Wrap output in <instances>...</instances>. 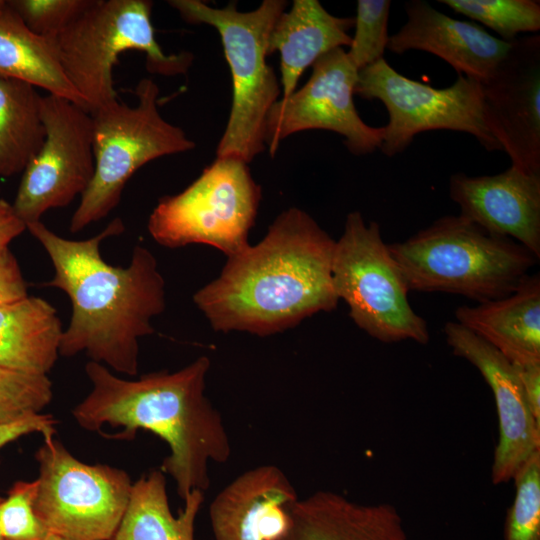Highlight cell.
Returning a JSON list of instances; mask_svg holds the SVG:
<instances>
[{
	"label": "cell",
	"mask_w": 540,
	"mask_h": 540,
	"mask_svg": "<svg viewBox=\"0 0 540 540\" xmlns=\"http://www.w3.org/2000/svg\"><path fill=\"white\" fill-rule=\"evenodd\" d=\"M209 368V358L201 356L175 372L127 380L89 361L85 372L92 388L72 415L88 431L122 428L111 438L132 440L141 429L165 441L170 453L160 470L172 477L184 501L193 490H208L211 462L225 463L231 456L222 415L205 394Z\"/></svg>",
	"instance_id": "3"
},
{
	"label": "cell",
	"mask_w": 540,
	"mask_h": 540,
	"mask_svg": "<svg viewBox=\"0 0 540 540\" xmlns=\"http://www.w3.org/2000/svg\"><path fill=\"white\" fill-rule=\"evenodd\" d=\"M278 540H411L397 509L388 503L362 504L332 491H317L290 508Z\"/></svg>",
	"instance_id": "19"
},
{
	"label": "cell",
	"mask_w": 540,
	"mask_h": 540,
	"mask_svg": "<svg viewBox=\"0 0 540 540\" xmlns=\"http://www.w3.org/2000/svg\"><path fill=\"white\" fill-rule=\"evenodd\" d=\"M41 97L30 83L0 75V178L22 173L40 150Z\"/></svg>",
	"instance_id": "25"
},
{
	"label": "cell",
	"mask_w": 540,
	"mask_h": 540,
	"mask_svg": "<svg viewBox=\"0 0 540 540\" xmlns=\"http://www.w3.org/2000/svg\"><path fill=\"white\" fill-rule=\"evenodd\" d=\"M204 492L193 490L177 517L171 513L164 473L152 470L132 485L130 498L112 540H196L194 524Z\"/></svg>",
	"instance_id": "24"
},
{
	"label": "cell",
	"mask_w": 540,
	"mask_h": 540,
	"mask_svg": "<svg viewBox=\"0 0 540 540\" xmlns=\"http://www.w3.org/2000/svg\"><path fill=\"white\" fill-rule=\"evenodd\" d=\"M0 75L40 87L85 109L66 78L52 37L32 32L9 7L0 10Z\"/></svg>",
	"instance_id": "23"
},
{
	"label": "cell",
	"mask_w": 540,
	"mask_h": 540,
	"mask_svg": "<svg viewBox=\"0 0 540 540\" xmlns=\"http://www.w3.org/2000/svg\"><path fill=\"white\" fill-rule=\"evenodd\" d=\"M94 0H11L9 7L35 34L54 37L83 12Z\"/></svg>",
	"instance_id": "31"
},
{
	"label": "cell",
	"mask_w": 540,
	"mask_h": 540,
	"mask_svg": "<svg viewBox=\"0 0 540 540\" xmlns=\"http://www.w3.org/2000/svg\"><path fill=\"white\" fill-rule=\"evenodd\" d=\"M335 240L305 211L289 208L264 238L227 257L220 275L193 301L215 331L269 336L334 310Z\"/></svg>",
	"instance_id": "2"
},
{
	"label": "cell",
	"mask_w": 540,
	"mask_h": 540,
	"mask_svg": "<svg viewBox=\"0 0 540 540\" xmlns=\"http://www.w3.org/2000/svg\"><path fill=\"white\" fill-rule=\"evenodd\" d=\"M27 284L8 245L0 246V306L26 298Z\"/></svg>",
	"instance_id": "32"
},
{
	"label": "cell",
	"mask_w": 540,
	"mask_h": 540,
	"mask_svg": "<svg viewBox=\"0 0 540 540\" xmlns=\"http://www.w3.org/2000/svg\"><path fill=\"white\" fill-rule=\"evenodd\" d=\"M407 22L389 36L387 48L396 54L420 50L450 64L458 75L482 85L507 56L511 42L496 38L471 21L449 17L421 0L405 3Z\"/></svg>",
	"instance_id": "17"
},
{
	"label": "cell",
	"mask_w": 540,
	"mask_h": 540,
	"mask_svg": "<svg viewBox=\"0 0 540 540\" xmlns=\"http://www.w3.org/2000/svg\"><path fill=\"white\" fill-rule=\"evenodd\" d=\"M38 480L17 481L0 503V532L4 540H39L48 531L36 516Z\"/></svg>",
	"instance_id": "30"
},
{
	"label": "cell",
	"mask_w": 540,
	"mask_h": 540,
	"mask_svg": "<svg viewBox=\"0 0 540 540\" xmlns=\"http://www.w3.org/2000/svg\"><path fill=\"white\" fill-rule=\"evenodd\" d=\"M26 230L54 267L53 278L44 286L62 290L71 301L59 355L83 352L118 373L137 375L139 340L153 334L152 319L166 306L165 281L152 252L137 244L126 267L103 259L101 243L125 231L121 218L84 240L59 236L41 221L27 223Z\"/></svg>",
	"instance_id": "1"
},
{
	"label": "cell",
	"mask_w": 540,
	"mask_h": 540,
	"mask_svg": "<svg viewBox=\"0 0 540 540\" xmlns=\"http://www.w3.org/2000/svg\"><path fill=\"white\" fill-rule=\"evenodd\" d=\"M35 459L34 510L46 530L63 540H112L133 485L127 472L86 464L54 437L44 438Z\"/></svg>",
	"instance_id": "10"
},
{
	"label": "cell",
	"mask_w": 540,
	"mask_h": 540,
	"mask_svg": "<svg viewBox=\"0 0 540 540\" xmlns=\"http://www.w3.org/2000/svg\"><path fill=\"white\" fill-rule=\"evenodd\" d=\"M2 500H3V498L0 497V503L2 502ZM0 540H4L3 537H2V535H1V532H0Z\"/></svg>",
	"instance_id": "38"
},
{
	"label": "cell",
	"mask_w": 540,
	"mask_h": 540,
	"mask_svg": "<svg viewBox=\"0 0 540 540\" xmlns=\"http://www.w3.org/2000/svg\"><path fill=\"white\" fill-rule=\"evenodd\" d=\"M456 322L515 364L540 362V275L528 274L509 295L455 310Z\"/></svg>",
	"instance_id": "20"
},
{
	"label": "cell",
	"mask_w": 540,
	"mask_h": 540,
	"mask_svg": "<svg viewBox=\"0 0 540 540\" xmlns=\"http://www.w3.org/2000/svg\"><path fill=\"white\" fill-rule=\"evenodd\" d=\"M137 104L118 99L91 113L95 170L69 225L78 233L107 217L120 203L132 175L148 162L194 149L195 143L159 112V87L143 78L135 88Z\"/></svg>",
	"instance_id": "7"
},
{
	"label": "cell",
	"mask_w": 540,
	"mask_h": 540,
	"mask_svg": "<svg viewBox=\"0 0 540 540\" xmlns=\"http://www.w3.org/2000/svg\"><path fill=\"white\" fill-rule=\"evenodd\" d=\"M6 6L5 0H0V10Z\"/></svg>",
	"instance_id": "37"
},
{
	"label": "cell",
	"mask_w": 540,
	"mask_h": 540,
	"mask_svg": "<svg viewBox=\"0 0 540 540\" xmlns=\"http://www.w3.org/2000/svg\"><path fill=\"white\" fill-rule=\"evenodd\" d=\"M261 197L248 163L216 157L183 191L158 200L148 232L164 247L205 244L229 257L250 245Z\"/></svg>",
	"instance_id": "8"
},
{
	"label": "cell",
	"mask_w": 540,
	"mask_h": 540,
	"mask_svg": "<svg viewBox=\"0 0 540 540\" xmlns=\"http://www.w3.org/2000/svg\"><path fill=\"white\" fill-rule=\"evenodd\" d=\"M52 398L53 385L47 375L0 366V425L40 414Z\"/></svg>",
	"instance_id": "28"
},
{
	"label": "cell",
	"mask_w": 540,
	"mask_h": 540,
	"mask_svg": "<svg viewBox=\"0 0 540 540\" xmlns=\"http://www.w3.org/2000/svg\"><path fill=\"white\" fill-rule=\"evenodd\" d=\"M45 139L24 171L12 204L25 223L70 205L88 189L95 170L91 114L52 94L41 97Z\"/></svg>",
	"instance_id": "12"
},
{
	"label": "cell",
	"mask_w": 540,
	"mask_h": 540,
	"mask_svg": "<svg viewBox=\"0 0 540 540\" xmlns=\"http://www.w3.org/2000/svg\"><path fill=\"white\" fill-rule=\"evenodd\" d=\"M25 230L26 225L17 216L12 204L0 198V246L8 245Z\"/></svg>",
	"instance_id": "35"
},
{
	"label": "cell",
	"mask_w": 540,
	"mask_h": 540,
	"mask_svg": "<svg viewBox=\"0 0 540 540\" xmlns=\"http://www.w3.org/2000/svg\"><path fill=\"white\" fill-rule=\"evenodd\" d=\"M332 277L350 318L368 335L385 343H428L427 322L409 303V290L379 224H366L358 211L347 215L343 233L335 241Z\"/></svg>",
	"instance_id": "9"
},
{
	"label": "cell",
	"mask_w": 540,
	"mask_h": 540,
	"mask_svg": "<svg viewBox=\"0 0 540 540\" xmlns=\"http://www.w3.org/2000/svg\"><path fill=\"white\" fill-rule=\"evenodd\" d=\"M148 0H94L66 28L52 37L62 70L90 114L117 99L113 68L128 51L143 52L153 74H186L190 52L165 54L155 38Z\"/></svg>",
	"instance_id": "6"
},
{
	"label": "cell",
	"mask_w": 540,
	"mask_h": 540,
	"mask_svg": "<svg viewBox=\"0 0 540 540\" xmlns=\"http://www.w3.org/2000/svg\"><path fill=\"white\" fill-rule=\"evenodd\" d=\"M0 188H1V186H0Z\"/></svg>",
	"instance_id": "39"
},
{
	"label": "cell",
	"mask_w": 540,
	"mask_h": 540,
	"mask_svg": "<svg viewBox=\"0 0 540 540\" xmlns=\"http://www.w3.org/2000/svg\"><path fill=\"white\" fill-rule=\"evenodd\" d=\"M515 366L530 410L536 421L540 423V362L515 364Z\"/></svg>",
	"instance_id": "34"
},
{
	"label": "cell",
	"mask_w": 540,
	"mask_h": 540,
	"mask_svg": "<svg viewBox=\"0 0 540 540\" xmlns=\"http://www.w3.org/2000/svg\"><path fill=\"white\" fill-rule=\"evenodd\" d=\"M389 0H358L355 33L347 56L359 72L384 58L387 48Z\"/></svg>",
	"instance_id": "29"
},
{
	"label": "cell",
	"mask_w": 540,
	"mask_h": 540,
	"mask_svg": "<svg viewBox=\"0 0 540 540\" xmlns=\"http://www.w3.org/2000/svg\"><path fill=\"white\" fill-rule=\"evenodd\" d=\"M487 127L511 164L540 174V36H525L482 85Z\"/></svg>",
	"instance_id": "14"
},
{
	"label": "cell",
	"mask_w": 540,
	"mask_h": 540,
	"mask_svg": "<svg viewBox=\"0 0 540 540\" xmlns=\"http://www.w3.org/2000/svg\"><path fill=\"white\" fill-rule=\"evenodd\" d=\"M305 85L280 98L266 121V147L275 155L280 142L291 134L324 129L344 137L347 149L360 156L381 147L383 127H372L359 116L353 96L358 71L343 48L321 56L312 65Z\"/></svg>",
	"instance_id": "13"
},
{
	"label": "cell",
	"mask_w": 540,
	"mask_h": 540,
	"mask_svg": "<svg viewBox=\"0 0 540 540\" xmlns=\"http://www.w3.org/2000/svg\"><path fill=\"white\" fill-rule=\"evenodd\" d=\"M452 10L497 32L502 40L540 29V2L535 0H440Z\"/></svg>",
	"instance_id": "26"
},
{
	"label": "cell",
	"mask_w": 540,
	"mask_h": 540,
	"mask_svg": "<svg viewBox=\"0 0 540 540\" xmlns=\"http://www.w3.org/2000/svg\"><path fill=\"white\" fill-rule=\"evenodd\" d=\"M453 353L478 369L492 390L499 423L492 481H510L535 452L540 451V423L534 418L514 363L482 338L449 321L444 326Z\"/></svg>",
	"instance_id": "15"
},
{
	"label": "cell",
	"mask_w": 540,
	"mask_h": 540,
	"mask_svg": "<svg viewBox=\"0 0 540 540\" xmlns=\"http://www.w3.org/2000/svg\"><path fill=\"white\" fill-rule=\"evenodd\" d=\"M354 94L385 105L389 122L380 149L388 157L404 151L417 134L441 129L468 133L488 151L502 150L487 127L482 84L463 75L437 89L403 76L383 58L358 72Z\"/></svg>",
	"instance_id": "11"
},
{
	"label": "cell",
	"mask_w": 540,
	"mask_h": 540,
	"mask_svg": "<svg viewBox=\"0 0 540 540\" xmlns=\"http://www.w3.org/2000/svg\"><path fill=\"white\" fill-rule=\"evenodd\" d=\"M388 249L409 291L458 294L479 303L511 294L539 260L460 214L437 219Z\"/></svg>",
	"instance_id": "4"
},
{
	"label": "cell",
	"mask_w": 540,
	"mask_h": 540,
	"mask_svg": "<svg viewBox=\"0 0 540 540\" xmlns=\"http://www.w3.org/2000/svg\"><path fill=\"white\" fill-rule=\"evenodd\" d=\"M449 195L460 215L485 230L513 239L540 258V174L511 164L492 176L450 177Z\"/></svg>",
	"instance_id": "16"
},
{
	"label": "cell",
	"mask_w": 540,
	"mask_h": 540,
	"mask_svg": "<svg viewBox=\"0 0 540 540\" xmlns=\"http://www.w3.org/2000/svg\"><path fill=\"white\" fill-rule=\"evenodd\" d=\"M299 499L277 466L249 469L212 500L209 517L215 540H278L287 530L290 508Z\"/></svg>",
	"instance_id": "18"
},
{
	"label": "cell",
	"mask_w": 540,
	"mask_h": 540,
	"mask_svg": "<svg viewBox=\"0 0 540 540\" xmlns=\"http://www.w3.org/2000/svg\"><path fill=\"white\" fill-rule=\"evenodd\" d=\"M56 308L47 300L26 298L0 306V366L47 375L59 355L63 334Z\"/></svg>",
	"instance_id": "22"
},
{
	"label": "cell",
	"mask_w": 540,
	"mask_h": 540,
	"mask_svg": "<svg viewBox=\"0 0 540 540\" xmlns=\"http://www.w3.org/2000/svg\"><path fill=\"white\" fill-rule=\"evenodd\" d=\"M351 17L330 14L317 0H295L274 24L268 40L269 55L280 54L282 97L295 92L303 72L329 51L350 46Z\"/></svg>",
	"instance_id": "21"
},
{
	"label": "cell",
	"mask_w": 540,
	"mask_h": 540,
	"mask_svg": "<svg viewBox=\"0 0 540 540\" xmlns=\"http://www.w3.org/2000/svg\"><path fill=\"white\" fill-rule=\"evenodd\" d=\"M39 540H63L62 538H60L59 536L57 535H54L50 532H48L45 536H43L41 539Z\"/></svg>",
	"instance_id": "36"
},
{
	"label": "cell",
	"mask_w": 540,
	"mask_h": 540,
	"mask_svg": "<svg viewBox=\"0 0 540 540\" xmlns=\"http://www.w3.org/2000/svg\"><path fill=\"white\" fill-rule=\"evenodd\" d=\"M168 3L186 22L208 24L218 31L231 73L232 103L216 156L235 157L249 164L266 148L267 116L282 94L267 57L270 33L287 2L264 0L249 12L237 10L235 2L221 9L199 0Z\"/></svg>",
	"instance_id": "5"
},
{
	"label": "cell",
	"mask_w": 540,
	"mask_h": 540,
	"mask_svg": "<svg viewBox=\"0 0 540 540\" xmlns=\"http://www.w3.org/2000/svg\"><path fill=\"white\" fill-rule=\"evenodd\" d=\"M516 492L504 523V540H540V451L514 476Z\"/></svg>",
	"instance_id": "27"
},
{
	"label": "cell",
	"mask_w": 540,
	"mask_h": 540,
	"mask_svg": "<svg viewBox=\"0 0 540 540\" xmlns=\"http://www.w3.org/2000/svg\"><path fill=\"white\" fill-rule=\"evenodd\" d=\"M56 423V420L50 414L40 413L9 424L0 425V449L30 433H40L44 438L53 437L56 431Z\"/></svg>",
	"instance_id": "33"
}]
</instances>
